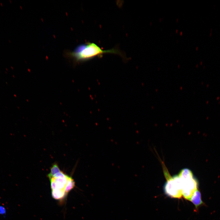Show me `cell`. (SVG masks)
I'll return each instance as SVG.
<instances>
[{
	"label": "cell",
	"mask_w": 220,
	"mask_h": 220,
	"mask_svg": "<svg viewBox=\"0 0 220 220\" xmlns=\"http://www.w3.org/2000/svg\"><path fill=\"white\" fill-rule=\"evenodd\" d=\"M61 171L57 164L55 163L51 167L50 172L48 174L47 176L49 178H52L55 174Z\"/></svg>",
	"instance_id": "8"
},
{
	"label": "cell",
	"mask_w": 220,
	"mask_h": 220,
	"mask_svg": "<svg viewBox=\"0 0 220 220\" xmlns=\"http://www.w3.org/2000/svg\"><path fill=\"white\" fill-rule=\"evenodd\" d=\"M118 54L125 59L124 54L117 48L103 50L94 42H87L79 45L73 51H68L66 54L76 62L85 61L96 57H101L105 53Z\"/></svg>",
	"instance_id": "1"
},
{
	"label": "cell",
	"mask_w": 220,
	"mask_h": 220,
	"mask_svg": "<svg viewBox=\"0 0 220 220\" xmlns=\"http://www.w3.org/2000/svg\"><path fill=\"white\" fill-rule=\"evenodd\" d=\"M182 183V195L190 200L194 192L198 189V182L191 171L188 169L182 170L178 174Z\"/></svg>",
	"instance_id": "2"
},
{
	"label": "cell",
	"mask_w": 220,
	"mask_h": 220,
	"mask_svg": "<svg viewBox=\"0 0 220 220\" xmlns=\"http://www.w3.org/2000/svg\"><path fill=\"white\" fill-rule=\"evenodd\" d=\"M75 182L73 179L70 177L68 178L65 188V191L67 194L75 187Z\"/></svg>",
	"instance_id": "7"
},
{
	"label": "cell",
	"mask_w": 220,
	"mask_h": 220,
	"mask_svg": "<svg viewBox=\"0 0 220 220\" xmlns=\"http://www.w3.org/2000/svg\"><path fill=\"white\" fill-rule=\"evenodd\" d=\"M190 201L194 204L197 210L199 207L205 204L202 200L201 193L198 189L193 193Z\"/></svg>",
	"instance_id": "4"
},
{
	"label": "cell",
	"mask_w": 220,
	"mask_h": 220,
	"mask_svg": "<svg viewBox=\"0 0 220 220\" xmlns=\"http://www.w3.org/2000/svg\"><path fill=\"white\" fill-rule=\"evenodd\" d=\"M51 194L52 197L57 200L64 198L67 194L64 190L58 189L52 190Z\"/></svg>",
	"instance_id": "6"
},
{
	"label": "cell",
	"mask_w": 220,
	"mask_h": 220,
	"mask_svg": "<svg viewBox=\"0 0 220 220\" xmlns=\"http://www.w3.org/2000/svg\"><path fill=\"white\" fill-rule=\"evenodd\" d=\"M167 181L164 186V191L168 196L174 198H180L182 196V183L179 175L172 177L166 173Z\"/></svg>",
	"instance_id": "3"
},
{
	"label": "cell",
	"mask_w": 220,
	"mask_h": 220,
	"mask_svg": "<svg viewBox=\"0 0 220 220\" xmlns=\"http://www.w3.org/2000/svg\"><path fill=\"white\" fill-rule=\"evenodd\" d=\"M69 177V176H68V178H53L56 184V189H60L65 191V188L67 182V180Z\"/></svg>",
	"instance_id": "5"
},
{
	"label": "cell",
	"mask_w": 220,
	"mask_h": 220,
	"mask_svg": "<svg viewBox=\"0 0 220 220\" xmlns=\"http://www.w3.org/2000/svg\"><path fill=\"white\" fill-rule=\"evenodd\" d=\"M50 182V185L51 190L56 189H57L56 183L53 178H49Z\"/></svg>",
	"instance_id": "10"
},
{
	"label": "cell",
	"mask_w": 220,
	"mask_h": 220,
	"mask_svg": "<svg viewBox=\"0 0 220 220\" xmlns=\"http://www.w3.org/2000/svg\"><path fill=\"white\" fill-rule=\"evenodd\" d=\"M69 176L64 173L62 171L54 175L52 178H68Z\"/></svg>",
	"instance_id": "9"
}]
</instances>
